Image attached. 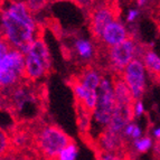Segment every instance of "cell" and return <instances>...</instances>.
Wrapping results in <instances>:
<instances>
[{
  "mask_svg": "<svg viewBox=\"0 0 160 160\" xmlns=\"http://www.w3.org/2000/svg\"><path fill=\"white\" fill-rule=\"evenodd\" d=\"M0 36L11 48L24 51L36 37L38 25L22 0H5L0 9Z\"/></svg>",
  "mask_w": 160,
  "mask_h": 160,
  "instance_id": "1",
  "label": "cell"
},
{
  "mask_svg": "<svg viewBox=\"0 0 160 160\" xmlns=\"http://www.w3.org/2000/svg\"><path fill=\"white\" fill-rule=\"evenodd\" d=\"M115 98L113 92V83L109 76H103L98 90V101L91 113V126L88 136L98 140L103 131L109 126L115 109Z\"/></svg>",
  "mask_w": 160,
  "mask_h": 160,
  "instance_id": "2",
  "label": "cell"
},
{
  "mask_svg": "<svg viewBox=\"0 0 160 160\" xmlns=\"http://www.w3.org/2000/svg\"><path fill=\"white\" fill-rule=\"evenodd\" d=\"M24 80L30 83L38 82L47 76L52 69V56L47 43L42 36L36 37L25 48Z\"/></svg>",
  "mask_w": 160,
  "mask_h": 160,
  "instance_id": "3",
  "label": "cell"
},
{
  "mask_svg": "<svg viewBox=\"0 0 160 160\" xmlns=\"http://www.w3.org/2000/svg\"><path fill=\"white\" fill-rule=\"evenodd\" d=\"M25 57L24 53L16 48L0 56V91H11L24 80Z\"/></svg>",
  "mask_w": 160,
  "mask_h": 160,
  "instance_id": "4",
  "label": "cell"
},
{
  "mask_svg": "<svg viewBox=\"0 0 160 160\" xmlns=\"http://www.w3.org/2000/svg\"><path fill=\"white\" fill-rule=\"evenodd\" d=\"M72 139L64 130L55 124H45L38 129L36 133V144L42 155L47 160H54Z\"/></svg>",
  "mask_w": 160,
  "mask_h": 160,
  "instance_id": "5",
  "label": "cell"
},
{
  "mask_svg": "<svg viewBox=\"0 0 160 160\" xmlns=\"http://www.w3.org/2000/svg\"><path fill=\"white\" fill-rule=\"evenodd\" d=\"M11 109L18 117L32 119L39 109V98L37 91L27 84H18L8 92Z\"/></svg>",
  "mask_w": 160,
  "mask_h": 160,
  "instance_id": "6",
  "label": "cell"
},
{
  "mask_svg": "<svg viewBox=\"0 0 160 160\" xmlns=\"http://www.w3.org/2000/svg\"><path fill=\"white\" fill-rule=\"evenodd\" d=\"M142 53L143 52H141V48L139 47L133 38L129 37L123 43L109 48L108 57H109L110 66L118 74H121V72L134 58L137 57L140 58Z\"/></svg>",
  "mask_w": 160,
  "mask_h": 160,
  "instance_id": "7",
  "label": "cell"
},
{
  "mask_svg": "<svg viewBox=\"0 0 160 160\" xmlns=\"http://www.w3.org/2000/svg\"><path fill=\"white\" fill-rule=\"evenodd\" d=\"M147 69L141 58H134L119 74L130 90L133 100H141L147 90Z\"/></svg>",
  "mask_w": 160,
  "mask_h": 160,
  "instance_id": "8",
  "label": "cell"
},
{
  "mask_svg": "<svg viewBox=\"0 0 160 160\" xmlns=\"http://www.w3.org/2000/svg\"><path fill=\"white\" fill-rule=\"evenodd\" d=\"M114 19H117L114 8L108 3L92 7L90 11V32L93 38L100 40L104 28Z\"/></svg>",
  "mask_w": 160,
  "mask_h": 160,
  "instance_id": "9",
  "label": "cell"
},
{
  "mask_svg": "<svg viewBox=\"0 0 160 160\" xmlns=\"http://www.w3.org/2000/svg\"><path fill=\"white\" fill-rule=\"evenodd\" d=\"M130 36H129V32L126 25L120 22L119 19H114L104 28L100 42L108 48H111L123 43Z\"/></svg>",
  "mask_w": 160,
  "mask_h": 160,
  "instance_id": "10",
  "label": "cell"
},
{
  "mask_svg": "<svg viewBox=\"0 0 160 160\" xmlns=\"http://www.w3.org/2000/svg\"><path fill=\"white\" fill-rule=\"evenodd\" d=\"M113 83V92H114L115 103L118 105H126V107H131L133 104L134 100L132 98L130 90L122 80L120 75L112 80Z\"/></svg>",
  "mask_w": 160,
  "mask_h": 160,
  "instance_id": "11",
  "label": "cell"
},
{
  "mask_svg": "<svg viewBox=\"0 0 160 160\" xmlns=\"http://www.w3.org/2000/svg\"><path fill=\"white\" fill-rule=\"evenodd\" d=\"M73 52L83 62H91L95 56L94 44L91 39L84 37H78L73 42Z\"/></svg>",
  "mask_w": 160,
  "mask_h": 160,
  "instance_id": "12",
  "label": "cell"
},
{
  "mask_svg": "<svg viewBox=\"0 0 160 160\" xmlns=\"http://www.w3.org/2000/svg\"><path fill=\"white\" fill-rule=\"evenodd\" d=\"M140 58H141L146 69H147V72L160 78V56L159 55H158L156 52L151 51V49H147V51H143V53H142Z\"/></svg>",
  "mask_w": 160,
  "mask_h": 160,
  "instance_id": "13",
  "label": "cell"
},
{
  "mask_svg": "<svg viewBox=\"0 0 160 160\" xmlns=\"http://www.w3.org/2000/svg\"><path fill=\"white\" fill-rule=\"evenodd\" d=\"M78 152H80L78 146L72 140L66 147H64L58 152V155L54 160H78Z\"/></svg>",
  "mask_w": 160,
  "mask_h": 160,
  "instance_id": "14",
  "label": "cell"
},
{
  "mask_svg": "<svg viewBox=\"0 0 160 160\" xmlns=\"http://www.w3.org/2000/svg\"><path fill=\"white\" fill-rule=\"evenodd\" d=\"M132 146H133V149L138 153H146V152H148L152 148L153 140L149 136H142L141 138L133 140L132 141Z\"/></svg>",
  "mask_w": 160,
  "mask_h": 160,
  "instance_id": "15",
  "label": "cell"
},
{
  "mask_svg": "<svg viewBox=\"0 0 160 160\" xmlns=\"http://www.w3.org/2000/svg\"><path fill=\"white\" fill-rule=\"evenodd\" d=\"M142 129L141 127L139 126L138 123L130 121L126 126L124 130H123V137L124 139H130V140H137V139L141 138L142 137Z\"/></svg>",
  "mask_w": 160,
  "mask_h": 160,
  "instance_id": "16",
  "label": "cell"
},
{
  "mask_svg": "<svg viewBox=\"0 0 160 160\" xmlns=\"http://www.w3.org/2000/svg\"><path fill=\"white\" fill-rule=\"evenodd\" d=\"M10 143L11 138L9 137L8 132L0 128V159L5 157V155L8 152Z\"/></svg>",
  "mask_w": 160,
  "mask_h": 160,
  "instance_id": "17",
  "label": "cell"
},
{
  "mask_svg": "<svg viewBox=\"0 0 160 160\" xmlns=\"http://www.w3.org/2000/svg\"><path fill=\"white\" fill-rule=\"evenodd\" d=\"M132 115L133 118H140L144 113V104L142 100H134L133 104H132Z\"/></svg>",
  "mask_w": 160,
  "mask_h": 160,
  "instance_id": "18",
  "label": "cell"
},
{
  "mask_svg": "<svg viewBox=\"0 0 160 160\" xmlns=\"http://www.w3.org/2000/svg\"><path fill=\"white\" fill-rule=\"evenodd\" d=\"M98 160H123V158L119 153H117V152L100 151Z\"/></svg>",
  "mask_w": 160,
  "mask_h": 160,
  "instance_id": "19",
  "label": "cell"
},
{
  "mask_svg": "<svg viewBox=\"0 0 160 160\" xmlns=\"http://www.w3.org/2000/svg\"><path fill=\"white\" fill-rule=\"evenodd\" d=\"M140 16V10L138 8H131L128 10L126 16V20L128 24H133Z\"/></svg>",
  "mask_w": 160,
  "mask_h": 160,
  "instance_id": "20",
  "label": "cell"
},
{
  "mask_svg": "<svg viewBox=\"0 0 160 160\" xmlns=\"http://www.w3.org/2000/svg\"><path fill=\"white\" fill-rule=\"evenodd\" d=\"M10 48L11 47L9 46V44L7 43V42H6L1 36H0V56H2V55H5V54L8 53Z\"/></svg>",
  "mask_w": 160,
  "mask_h": 160,
  "instance_id": "21",
  "label": "cell"
},
{
  "mask_svg": "<svg viewBox=\"0 0 160 160\" xmlns=\"http://www.w3.org/2000/svg\"><path fill=\"white\" fill-rule=\"evenodd\" d=\"M152 137H153L157 141H160V127L155 128L153 130H152Z\"/></svg>",
  "mask_w": 160,
  "mask_h": 160,
  "instance_id": "22",
  "label": "cell"
},
{
  "mask_svg": "<svg viewBox=\"0 0 160 160\" xmlns=\"http://www.w3.org/2000/svg\"><path fill=\"white\" fill-rule=\"evenodd\" d=\"M136 1L139 7H144V6L148 3V0H136Z\"/></svg>",
  "mask_w": 160,
  "mask_h": 160,
  "instance_id": "23",
  "label": "cell"
},
{
  "mask_svg": "<svg viewBox=\"0 0 160 160\" xmlns=\"http://www.w3.org/2000/svg\"><path fill=\"white\" fill-rule=\"evenodd\" d=\"M0 1H2V2H3V1H5V0H0Z\"/></svg>",
  "mask_w": 160,
  "mask_h": 160,
  "instance_id": "24",
  "label": "cell"
}]
</instances>
